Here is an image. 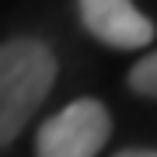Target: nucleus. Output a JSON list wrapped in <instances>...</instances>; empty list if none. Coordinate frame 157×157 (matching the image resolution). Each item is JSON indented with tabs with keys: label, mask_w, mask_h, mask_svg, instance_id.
<instances>
[{
	"label": "nucleus",
	"mask_w": 157,
	"mask_h": 157,
	"mask_svg": "<svg viewBox=\"0 0 157 157\" xmlns=\"http://www.w3.org/2000/svg\"><path fill=\"white\" fill-rule=\"evenodd\" d=\"M80 21L98 42L115 49H143L154 39L150 17L136 11L133 0H77Z\"/></svg>",
	"instance_id": "obj_3"
},
{
	"label": "nucleus",
	"mask_w": 157,
	"mask_h": 157,
	"mask_svg": "<svg viewBox=\"0 0 157 157\" xmlns=\"http://www.w3.org/2000/svg\"><path fill=\"white\" fill-rule=\"evenodd\" d=\"M129 87H133L136 94L157 98V52L143 56V59L136 63L133 70H129Z\"/></svg>",
	"instance_id": "obj_4"
},
{
	"label": "nucleus",
	"mask_w": 157,
	"mask_h": 157,
	"mask_svg": "<svg viewBox=\"0 0 157 157\" xmlns=\"http://www.w3.org/2000/svg\"><path fill=\"white\" fill-rule=\"evenodd\" d=\"M119 157H157L154 150H122Z\"/></svg>",
	"instance_id": "obj_5"
},
{
	"label": "nucleus",
	"mask_w": 157,
	"mask_h": 157,
	"mask_svg": "<svg viewBox=\"0 0 157 157\" xmlns=\"http://www.w3.org/2000/svg\"><path fill=\"white\" fill-rule=\"evenodd\" d=\"M56 84V56L39 39H11L0 45V147L28 126Z\"/></svg>",
	"instance_id": "obj_1"
},
{
	"label": "nucleus",
	"mask_w": 157,
	"mask_h": 157,
	"mask_svg": "<svg viewBox=\"0 0 157 157\" xmlns=\"http://www.w3.org/2000/svg\"><path fill=\"white\" fill-rule=\"evenodd\" d=\"M112 133L108 108L94 98L70 101L63 112H56L49 122H42L35 136V154L39 157H94L105 147Z\"/></svg>",
	"instance_id": "obj_2"
}]
</instances>
